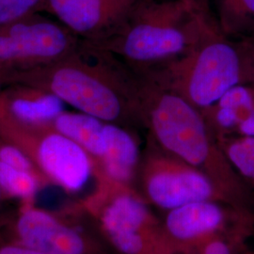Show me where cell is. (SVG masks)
Here are the masks:
<instances>
[{
    "label": "cell",
    "mask_w": 254,
    "mask_h": 254,
    "mask_svg": "<svg viewBox=\"0 0 254 254\" xmlns=\"http://www.w3.org/2000/svg\"><path fill=\"white\" fill-rule=\"evenodd\" d=\"M218 27L226 36L238 40L253 35L254 0H214Z\"/></svg>",
    "instance_id": "cell-16"
},
{
    "label": "cell",
    "mask_w": 254,
    "mask_h": 254,
    "mask_svg": "<svg viewBox=\"0 0 254 254\" xmlns=\"http://www.w3.org/2000/svg\"><path fill=\"white\" fill-rule=\"evenodd\" d=\"M148 196L160 207L173 210L182 205L207 200L216 184L205 173L176 157L151 154L144 168Z\"/></svg>",
    "instance_id": "cell-8"
},
{
    "label": "cell",
    "mask_w": 254,
    "mask_h": 254,
    "mask_svg": "<svg viewBox=\"0 0 254 254\" xmlns=\"http://www.w3.org/2000/svg\"><path fill=\"white\" fill-rule=\"evenodd\" d=\"M14 82L45 89L65 105L105 123L127 129L144 126L137 74L85 41L55 62L7 73L6 84Z\"/></svg>",
    "instance_id": "cell-1"
},
{
    "label": "cell",
    "mask_w": 254,
    "mask_h": 254,
    "mask_svg": "<svg viewBox=\"0 0 254 254\" xmlns=\"http://www.w3.org/2000/svg\"><path fill=\"white\" fill-rule=\"evenodd\" d=\"M106 149L95 169L109 180L121 185L130 181L138 163V147L134 136L126 127L106 123Z\"/></svg>",
    "instance_id": "cell-13"
},
{
    "label": "cell",
    "mask_w": 254,
    "mask_h": 254,
    "mask_svg": "<svg viewBox=\"0 0 254 254\" xmlns=\"http://www.w3.org/2000/svg\"><path fill=\"white\" fill-rule=\"evenodd\" d=\"M137 73L202 110L245 84V63L237 40L226 36L216 20L189 52Z\"/></svg>",
    "instance_id": "cell-4"
},
{
    "label": "cell",
    "mask_w": 254,
    "mask_h": 254,
    "mask_svg": "<svg viewBox=\"0 0 254 254\" xmlns=\"http://www.w3.org/2000/svg\"><path fill=\"white\" fill-rule=\"evenodd\" d=\"M0 135L27 154L51 186L77 192L94 173L91 155L52 126L25 125L0 109Z\"/></svg>",
    "instance_id": "cell-5"
},
{
    "label": "cell",
    "mask_w": 254,
    "mask_h": 254,
    "mask_svg": "<svg viewBox=\"0 0 254 254\" xmlns=\"http://www.w3.org/2000/svg\"><path fill=\"white\" fill-rule=\"evenodd\" d=\"M0 254H44L27 246L0 238Z\"/></svg>",
    "instance_id": "cell-21"
},
{
    "label": "cell",
    "mask_w": 254,
    "mask_h": 254,
    "mask_svg": "<svg viewBox=\"0 0 254 254\" xmlns=\"http://www.w3.org/2000/svg\"><path fill=\"white\" fill-rule=\"evenodd\" d=\"M0 238L44 254H94L91 241L78 229L34 202H21L14 211L0 215Z\"/></svg>",
    "instance_id": "cell-7"
},
{
    "label": "cell",
    "mask_w": 254,
    "mask_h": 254,
    "mask_svg": "<svg viewBox=\"0 0 254 254\" xmlns=\"http://www.w3.org/2000/svg\"><path fill=\"white\" fill-rule=\"evenodd\" d=\"M215 137L254 136V87L239 84L200 110Z\"/></svg>",
    "instance_id": "cell-12"
},
{
    "label": "cell",
    "mask_w": 254,
    "mask_h": 254,
    "mask_svg": "<svg viewBox=\"0 0 254 254\" xmlns=\"http://www.w3.org/2000/svg\"><path fill=\"white\" fill-rule=\"evenodd\" d=\"M46 0H0V27L45 11Z\"/></svg>",
    "instance_id": "cell-19"
},
{
    "label": "cell",
    "mask_w": 254,
    "mask_h": 254,
    "mask_svg": "<svg viewBox=\"0 0 254 254\" xmlns=\"http://www.w3.org/2000/svg\"><path fill=\"white\" fill-rule=\"evenodd\" d=\"M223 221V210L207 200L194 201L171 210L166 225L173 237L192 240L217 231Z\"/></svg>",
    "instance_id": "cell-14"
},
{
    "label": "cell",
    "mask_w": 254,
    "mask_h": 254,
    "mask_svg": "<svg viewBox=\"0 0 254 254\" xmlns=\"http://www.w3.org/2000/svg\"><path fill=\"white\" fill-rule=\"evenodd\" d=\"M215 21L207 1L142 0L114 33L87 43L141 73L189 52Z\"/></svg>",
    "instance_id": "cell-3"
},
{
    "label": "cell",
    "mask_w": 254,
    "mask_h": 254,
    "mask_svg": "<svg viewBox=\"0 0 254 254\" xmlns=\"http://www.w3.org/2000/svg\"><path fill=\"white\" fill-rule=\"evenodd\" d=\"M250 37H254V33H253V35H252V36H250Z\"/></svg>",
    "instance_id": "cell-25"
},
{
    "label": "cell",
    "mask_w": 254,
    "mask_h": 254,
    "mask_svg": "<svg viewBox=\"0 0 254 254\" xmlns=\"http://www.w3.org/2000/svg\"><path fill=\"white\" fill-rule=\"evenodd\" d=\"M80 41L57 19L38 12L0 27V68L7 76L52 63L71 53Z\"/></svg>",
    "instance_id": "cell-6"
},
{
    "label": "cell",
    "mask_w": 254,
    "mask_h": 254,
    "mask_svg": "<svg viewBox=\"0 0 254 254\" xmlns=\"http://www.w3.org/2000/svg\"><path fill=\"white\" fill-rule=\"evenodd\" d=\"M216 139L249 190H254V136H217Z\"/></svg>",
    "instance_id": "cell-17"
},
{
    "label": "cell",
    "mask_w": 254,
    "mask_h": 254,
    "mask_svg": "<svg viewBox=\"0 0 254 254\" xmlns=\"http://www.w3.org/2000/svg\"><path fill=\"white\" fill-rule=\"evenodd\" d=\"M142 0H46L45 11L85 42L103 40L122 27Z\"/></svg>",
    "instance_id": "cell-9"
},
{
    "label": "cell",
    "mask_w": 254,
    "mask_h": 254,
    "mask_svg": "<svg viewBox=\"0 0 254 254\" xmlns=\"http://www.w3.org/2000/svg\"><path fill=\"white\" fill-rule=\"evenodd\" d=\"M196 1H206V0H196Z\"/></svg>",
    "instance_id": "cell-24"
},
{
    "label": "cell",
    "mask_w": 254,
    "mask_h": 254,
    "mask_svg": "<svg viewBox=\"0 0 254 254\" xmlns=\"http://www.w3.org/2000/svg\"><path fill=\"white\" fill-rule=\"evenodd\" d=\"M51 126L82 147L94 161H98L105 153L106 123L100 119L80 111L64 110Z\"/></svg>",
    "instance_id": "cell-15"
},
{
    "label": "cell",
    "mask_w": 254,
    "mask_h": 254,
    "mask_svg": "<svg viewBox=\"0 0 254 254\" xmlns=\"http://www.w3.org/2000/svg\"><path fill=\"white\" fill-rule=\"evenodd\" d=\"M203 254H233L231 246L223 240H214L205 247Z\"/></svg>",
    "instance_id": "cell-22"
},
{
    "label": "cell",
    "mask_w": 254,
    "mask_h": 254,
    "mask_svg": "<svg viewBox=\"0 0 254 254\" xmlns=\"http://www.w3.org/2000/svg\"><path fill=\"white\" fill-rule=\"evenodd\" d=\"M6 85V73L0 68V91Z\"/></svg>",
    "instance_id": "cell-23"
},
{
    "label": "cell",
    "mask_w": 254,
    "mask_h": 254,
    "mask_svg": "<svg viewBox=\"0 0 254 254\" xmlns=\"http://www.w3.org/2000/svg\"><path fill=\"white\" fill-rule=\"evenodd\" d=\"M0 203H1V195H0Z\"/></svg>",
    "instance_id": "cell-26"
},
{
    "label": "cell",
    "mask_w": 254,
    "mask_h": 254,
    "mask_svg": "<svg viewBox=\"0 0 254 254\" xmlns=\"http://www.w3.org/2000/svg\"><path fill=\"white\" fill-rule=\"evenodd\" d=\"M147 216L141 200L128 193H118L102 207L99 219L104 232L120 253L138 254L144 247L139 231Z\"/></svg>",
    "instance_id": "cell-10"
},
{
    "label": "cell",
    "mask_w": 254,
    "mask_h": 254,
    "mask_svg": "<svg viewBox=\"0 0 254 254\" xmlns=\"http://www.w3.org/2000/svg\"><path fill=\"white\" fill-rule=\"evenodd\" d=\"M64 105L54 93L23 83L6 84L0 91V109L29 126H51Z\"/></svg>",
    "instance_id": "cell-11"
},
{
    "label": "cell",
    "mask_w": 254,
    "mask_h": 254,
    "mask_svg": "<svg viewBox=\"0 0 254 254\" xmlns=\"http://www.w3.org/2000/svg\"><path fill=\"white\" fill-rule=\"evenodd\" d=\"M244 57L245 84L254 87V37H244L237 40Z\"/></svg>",
    "instance_id": "cell-20"
},
{
    "label": "cell",
    "mask_w": 254,
    "mask_h": 254,
    "mask_svg": "<svg viewBox=\"0 0 254 254\" xmlns=\"http://www.w3.org/2000/svg\"><path fill=\"white\" fill-rule=\"evenodd\" d=\"M48 186L33 173L0 162V188L7 198L34 202L38 192Z\"/></svg>",
    "instance_id": "cell-18"
},
{
    "label": "cell",
    "mask_w": 254,
    "mask_h": 254,
    "mask_svg": "<svg viewBox=\"0 0 254 254\" xmlns=\"http://www.w3.org/2000/svg\"><path fill=\"white\" fill-rule=\"evenodd\" d=\"M137 76L143 124L161 149L205 173L230 197L245 203L250 190L219 148L200 109L145 75Z\"/></svg>",
    "instance_id": "cell-2"
}]
</instances>
